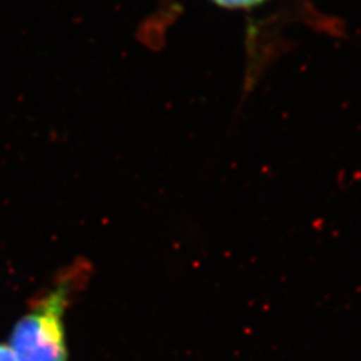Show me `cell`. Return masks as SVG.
I'll list each match as a JSON object with an SVG mask.
<instances>
[{"label":"cell","mask_w":361,"mask_h":361,"mask_svg":"<svg viewBox=\"0 0 361 361\" xmlns=\"http://www.w3.org/2000/svg\"><path fill=\"white\" fill-rule=\"evenodd\" d=\"M0 361H16L11 348L7 344L0 343Z\"/></svg>","instance_id":"3"},{"label":"cell","mask_w":361,"mask_h":361,"mask_svg":"<svg viewBox=\"0 0 361 361\" xmlns=\"http://www.w3.org/2000/svg\"><path fill=\"white\" fill-rule=\"evenodd\" d=\"M219 7L224 8H253L257 7L259 4L265 3L267 0H213Z\"/></svg>","instance_id":"2"},{"label":"cell","mask_w":361,"mask_h":361,"mask_svg":"<svg viewBox=\"0 0 361 361\" xmlns=\"http://www.w3.org/2000/svg\"><path fill=\"white\" fill-rule=\"evenodd\" d=\"M71 290L73 279L67 277L15 324L8 347L16 361H68L65 313Z\"/></svg>","instance_id":"1"}]
</instances>
